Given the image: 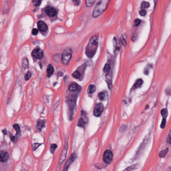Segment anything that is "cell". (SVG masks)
<instances>
[{"label": "cell", "mask_w": 171, "mask_h": 171, "mask_svg": "<svg viewBox=\"0 0 171 171\" xmlns=\"http://www.w3.org/2000/svg\"><path fill=\"white\" fill-rule=\"evenodd\" d=\"M98 46V36H93L89 39L87 45L85 54L89 58H92L95 54Z\"/></svg>", "instance_id": "1"}, {"label": "cell", "mask_w": 171, "mask_h": 171, "mask_svg": "<svg viewBox=\"0 0 171 171\" xmlns=\"http://www.w3.org/2000/svg\"><path fill=\"white\" fill-rule=\"evenodd\" d=\"M110 0H99L93 11L92 17L96 18L104 13L107 9Z\"/></svg>", "instance_id": "2"}, {"label": "cell", "mask_w": 171, "mask_h": 171, "mask_svg": "<svg viewBox=\"0 0 171 171\" xmlns=\"http://www.w3.org/2000/svg\"><path fill=\"white\" fill-rule=\"evenodd\" d=\"M72 50L71 48L68 47L65 48L62 54V61L64 65H67L71 59Z\"/></svg>", "instance_id": "3"}, {"label": "cell", "mask_w": 171, "mask_h": 171, "mask_svg": "<svg viewBox=\"0 0 171 171\" xmlns=\"http://www.w3.org/2000/svg\"><path fill=\"white\" fill-rule=\"evenodd\" d=\"M68 150V141H66L65 143L64 144V147L63 148V150L60 154V156L59 159V165H61L66 160V156L67 155V152Z\"/></svg>", "instance_id": "4"}, {"label": "cell", "mask_w": 171, "mask_h": 171, "mask_svg": "<svg viewBox=\"0 0 171 171\" xmlns=\"http://www.w3.org/2000/svg\"><path fill=\"white\" fill-rule=\"evenodd\" d=\"M113 155L112 152L109 150H106L104 154L103 157H102V159H103V161L107 164H110L113 159Z\"/></svg>", "instance_id": "5"}, {"label": "cell", "mask_w": 171, "mask_h": 171, "mask_svg": "<svg viewBox=\"0 0 171 171\" xmlns=\"http://www.w3.org/2000/svg\"><path fill=\"white\" fill-rule=\"evenodd\" d=\"M104 106L102 103H98L94 107L93 111V115L95 117H98L101 116L102 112L104 111Z\"/></svg>", "instance_id": "6"}, {"label": "cell", "mask_w": 171, "mask_h": 171, "mask_svg": "<svg viewBox=\"0 0 171 171\" xmlns=\"http://www.w3.org/2000/svg\"><path fill=\"white\" fill-rule=\"evenodd\" d=\"M75 158H76V154L75 153H73L71 155L69 159H68V160L66 162L62 171H67L70 166L71 165V164L74 161Z\"/></svg>", "instance_id": "7"}, {"label": "cell", "mask_w": 171, "mask_h": 171, "mask_svg": "<svg viewBox=\"0 0 171 171\" xmlns=\"http://www.w3.org/2000/svg\"><path fill=\"white\" fill-rule=\"evenodd\" d=\"M32 56L37 59L41 60L44 57L43 51L40 49H35L32 52Z\"/></svg>", "instance_id": "8"}, {"label": "cell", "mask_w": 171, "mask_h": 171, "mask_svg": "<svg viewBox=\"0 0 171 171\" xmlns=\"http://www.w3.org/2000/svg\"><path fill=\"white\" fill-rule=\"evenodd\" d=\"M45 12L48 16L53 17L57 14V11L56 9L52 7H48L45 9Z\"/></svg>", "instance_id": "9"}, {"label": "cell", "mask_w": 171, "mask_h": 171, "mask_svg": "<svg viewBox=\"0 0 171 171\" xmlns=\"http://www.w3.org/2000/svg\"><path fill=\"white\" fill-rule=\"evenodd\" d=\"M37 26L39 30L42 33L46 32L48 30L47 25L45 23H44L43 21H39L37 23Z\"/></svg>", "instance_id": "10"}, {"label": "cell", "mask_w": 171, "mask_h": 171, "mask_svg": "<svg viewBox=\"0 0 171 171\" xmlns=\"http://www.w3.org/2000/svg\"><path fill=\"white\" fill-rule=\"evenodd\" d=\"M113 46L114 54H117L120 50V46H119L118 40L116 37H114L113 39Z\"/></svg>", "instance_id": "11"}, {"label": "cell", "mask_w": 171, "mask_h": 171, "mask_svg": "<svg viewBox=\"0 0 171 171\" xmlns=\"http://www.w3.org/2000/svg\"><path fill=\"white\" fill-rule=\"evenodd\" d=\"M9 158V153L5 151L0 152V162H6Z\"/></svg>", "instance_id": "12"}, {"label": "cell", "mask_w": 171, "mask_h": 171, "mask_svg": "<svg viewBox=\"0 0 171 171\" xmlns=\"http://www.w3.org/2000/svg\"><path fill=\"white\" fill-rule=\"evenodd\" d=\"M81 87L76 83H71L69 87V90L71 92H76V91H79Z\"/></svg>", "instance_id": "13"}, {"label": "cell", "mask_w": 171, "mask_h": 171, "mask_svg": "<svg viewBox=\"0 0 171 171\" xmlns=\"http://www.w3.org/2000/svg\"><path fill=\"white\" fill-rule=\"evenodd\" d=\"M45 124H46V120H38L36 125V127L38 130L39 131H42V130L45 127Z\"/></svg>", "instance_id": "14"}, {"label": "cell", "mask_w": 171, "mask_h": 171, "mask_svg": "<svg viewBox=\"0 0 171 171\" xmlns=\"http://www.w3.org/2000/svg\"><path fill=\"white\" fill-rule=\"evenodd\" d=\"M54 71V69L53 66H52V65L51 64L48 65L47 69V74L48 77H50L51 76H52L53 74Z\"/></svg>", "instance_id": "15"}, {"label": "cell", "mask_w": 171, "mask_h": 171, "mask_svg": "<svg viewBox=\"0 0 171 171\" xmlns=\"http://www.w3.org/2000/svg\"><path fill=\"white\" fill-rule=\"evenodd\" d=\"M143 83V81H142L141 79H140L137 80L136 81L135 83H134V85L133 87L132 88V90H135L136 89H137L139 87H140L141 85Z\"/></svg>", "instance_id": "16"}, {"label": "cell", "mask_w": 171, "mask_h": 171, "mask_svg": "<svg viewBox=\"0 0 171 171\" xmlns=\"http://www.w3.org/2000/svg\"><path fill=\"white\" fill-rule=\"evenodd\" d=\"M22 67L23 68H24L25 69H28V67H29V62L27 58H24L22 60Z\"/></svg>", "instance_id": "17"}, {"label": "cell", "mask_w": 171, "mask_h": 171, "mask_svg": "<svg viewBox=\"0 0 171 171\" xmlns=\"http://www.w3.org/2000/svg\"><path fill=\"white\" fill-rule=\"evenodd\" d=\"M86 124V122H85L84 119L82 117L78 120V122L77 123V126L78 127L82 128V127H84Z\"/></svg>", "instance_id": "18"}, {"label": "cell", "mask_w": 171, "mask_h": 171, "mask_svg": "<svg viewBox=\"0 0 171 171\" xmlns=\"http://www.w3.org/2000/svg\"><path fill=\"white\" fill-rule=\"evenodd\" d=\"M168 151H169V148H166V149L164 150L161 151L159 153V157L160 158H164L167 154V153H168Z\"/></svg>", "instance_id": "19"}, {"label": "cell", "mask_w": 171, "mask_h": 171, "mask_svg": "<svg viewBox=\"0 0 171 171\" xmlns=\"http://www.w3.org/2000/svg\"><path fill=\"white\" fill-rule=\"evenodd\" d=\"M95 90H96L95 86L94 85H90L88 88L87 92L89 94H92L95 92Z\"/></svg>", "instance_id": "20"}, {"label": "cell", "mask_w": 171, "mask_h": 171, "mask_svg": "<svg viewBox=\"0 0 171 171\" xmlns=\"http://www.w3.org/2000/svg\"><path fill=\"white\" fill-rule=\"evenodd\" d=\"M138 166V164H134L132 165H130V166H128L127 168H125L123 171H131L136 169Z\"/></svg>", "instance_id": "21"}, {"label": "cell", "mask_w": 171, "mask_h": 171, "mask_svg": "<svg viewBox=\"0 0 171 171\" xmlns=\"http://www.w3.org/2000/svg\"><path fill=\"white\" fill-rule=\"evenodd\" d=\"M96 0H85V3L87 7H92L94 4Z\"/></svg>", "instance_id": "22"}, {"label": "cell", "mask_w": 171, "mask_h": 171, "mask_svg": "<svg viewBox=\"0 0 171 171\" xmlns=\"http://www.w3.org/2000/svg\"><path fill=\"white\" fill-rule=\"evenodd\" d=\"M13 128L15 130L16 132V134L19 136L21 134V129L18 124H14L13 125Z\"/></svg>", "instance_id": "23"}, {"label": "cell", "mask_w": 171, "mask_h": 171, "mask_svg": "<svg viewBox=\"0 0 171 171\" xmlns=\"http://www.w3.org/2000/svg\"><path fill=\"white\" fill-rule=\"evenodd\" d=\"M72 76L76 79H79L81 76V74L77 70L72 74Z\"/></svg>", "instance_id": "24"}, {"label": "cell", "mask_w": 171, "mask_h": 171, "mask_svg": "<svg viewBox=\"0 0 171 171\" xmlns=\"http://www.w3.org/2000/svg\"><path fill=\"white\" fill-rule=\"evenodd\" d=\"M150 4L149 3H148L147 2H142L141 4V6H140V7H141V9H142V10H145L146 9H147L149 8L150 7Z\"/></svg>", "instance_id": "25"}, {"label": "cell", "mask_w": 171, "mask_h": 171, "mask_svg": "<svg viewBox=\"0 0 171 171\" xmlns=\"http://www.w3.org/2000/svg\"><path fill=\"white\" fill-rule=\"evenodd\" d=\"M57 145L56 144H51L50 146V148L51 153L52 154H54L56 149H57Z\"/></svg>", "instance_id": "26"}, {"label": "cell", "mask_w": 171, "mask_h": 171, "mask_svg": "<svg viewBox=\"0 0 171 171\" xmlns=\"http://www.w3.org/2000/svg\"><path fill=\"white\" fill-rule=\"evenodd\" d=\"M106 96V93L104 92H104H100L98 94V98L100 100H104L105 99Z\"/></svg>", "instance_id": "27"}, {"label": "cell", "mask_w": 171, "mask_h": 171, "mask_svg": "<svg viewBox=\"0 0 171 171\" xmlns=\"http://www.w3.org/2000/svg\"><path fill=\"white\" fill-rule=\"evenodd\" d=\"M161 115L162 116V117L164 118H166L168 116V111L167 109H163L161 110Z\"/></svg>", "instance_id": "28"}, {"label": "cell", "mask_w": 171, "mask_h": 171, "mask_svg": "<svg viewBox=\"0 0 171 171\" xmlns=\"http://www.w3.org/2000/svg\"><path fill=\"white\" fill-rule=\"evenodd\" d=\"M110 69H111L110 66L109 64H105V65L104 66V72L105 73H109L110 71Z\"/></svg>", "instance_id": "29"}, {"label": "cell", "mask_w": 171, "mask_h": 171, "mask_svg": "<svg viewBox=\"0 0 171 171\" xmlns=\"http://www.w3.org/2000/svg\"><path fill=\"white\" fill-rule=\"evenodd\" d=\"M33 4L35 6H39L41 3V0H33Z\"/></svg>", "instance_id": "30"}, {"label": "cell", "mask_w": 171, "mask_h": 171, "mask_svg": "<svg viewBox=\"0 0 171 171\" xmlns=\"http://www.w3.org/2000/svg\"><path fill=\"white\" fill-rule=\"evenodd\" d=\"M31 76H32L31 73L30 71L26 73L25 76V80H26V81L29 80L30 79V78L31 77Z\"/></svg>", "instance_id": "31"}, {"label": "cell", "mask_w": 171, "mask_h": 171, "mask_svg": "<svg viewBox=\"0 0 171 171\" xmlns=\"http://www.w3.org/2000/svg\"><path fill=\"white\" fill-rule=\"evenodd\" d=\"M141 23V20L139 19H136L134 22V26H139Z\"/></svg>", "instance_id": "32"}, {"label": "cell", "mask_w": 171, "mask_h": 171, "mask_svg": "<svg viewBox=\"0 0 171 171\" xmlns=\"http://www.w3.org/2000/svg\"><path fill=\"white\" fill-rule=\"evenodd\" d=\"M42 145V144H40V143H34L32 145V149L33 151H35L37 148Z\"/></svg>", "instance_id": "33"}, {"label": "cell", "mask_w": 171, "mask_h": 171, "mask_svg": "<svg viewBox=\"0 0 171 171\" xmlns=\"http://www.w3.org/2000/svg\"><path fill=\"white\" fill-rule=\"evenodd\" d=\"M166 118H163L162 123L161 124V128L162 129H164L165 128V126H166Z\"/></svg>", "instance_id": "34"}, {"label": "cell", "mask_w": 171, "mask_h": 171, "mask_svg": "<svg viewBox=\"0 0 171 171\" xmlns=\"http://www.w3.org/2000/svg\"><path fill=\"white\" fill-rule=\"evenodd\" d=\"M121 42L122 43V44L124 46H125L127 45V41L125 40V39L124 38L123 36L122 35L121 37Z\"/></svg>", "instance_id": "35"}, {"label": "cell", "mask_w": 171, "mask_h": 171, "mask_svg": "<svg viewBox=\"0 0 171 171\" xmlns=\"http://www.w3.org/2000/svg\"><path fill=\"white\" fill-rule=\"evenodd\" d=\"M171 131H170L167 139V142H168L169 145H171Z\"/></svg>", "instance_id": "36"}, {"label": "cell", "mask_w": 171, "mask_h": 171, "mask_svg": "<svg viewBox=\"0 0 171 171\" xmlns=\"http://www.w3.org/2000/svg\"><path fill=\"white\" fill-rule=\"evenodd\" d=\"M140 15L141 16H145L146 14H147V12H146V11L145 10H142L141 9L140 11Z\"/></svg>", "instance_id": "37"}, {"label": "cell", "mask_w": 171, "mask_h": 171, "mask_svg": "<svg viewBox=\"0 0 171 171\" xmlns=\"http://www.w3.org/2000/svg\"><path fill=\"white\" fill-rule=\"evenodd\" d=\"M72 2L75 6H78L80 3V0H72Z\"/></svg>", "instance_id": "38"}, {"label": "cell", "mask_w": 171, "mask_h": 171, "mask_svg": "<svg viewBox=\"0 0 171 171\" xmlns=\"http://www.w3.org/2000/svg\"><path fill=\"white\" fill-rule=\"evenodd\" d=\"M32 33L33 35H37L38 33V30L37 28H33L32 31Z\"/></svg>", "instance_id": "39"}, {"label": "cell", "mask_w": 171, "mask_h": 171, "mask_svg": "<svg viewBox=\"0 0 171 171\" xmlns=\"http://www.w3.org/2000/svg\"><path fill=\"white\" fill-rule=\"evenodd\" d=\"M10 138H11V141H12V142H15V140H16V138L14 136H13L12 135H11V134L10 135Z\"/></svg>", "instance_id": "40"}, {"label": "cell", "mask_w": 171, "mask_h": 171, "mask_svg": "<svg viewBox=\"0 0 171 171\" xmlns=\"http://www.w3.org/2000/svg\"><path fill=\"white\" fill-rule=\"evenodd\" d=\"M3 133H4V135H7V130H6V129H5V130H4L3 131Z\"/></svg>", "instance_id": "41"}, {"label": "cell", "mask_w": 171, "mask_h": 171, "mask_svg": "<svg viewBox=\"0 0 171 171\" xmlns=\"http://www.w3.org/2000/svg\"><path fill=\"white\" fill-rule=\"evenodd\" d=\"M147 109H148V108H149V105H147V106H146V107L145 108L146 110L147 109Z\"/></svg>", "instance_id": "42"}]
</instances>
